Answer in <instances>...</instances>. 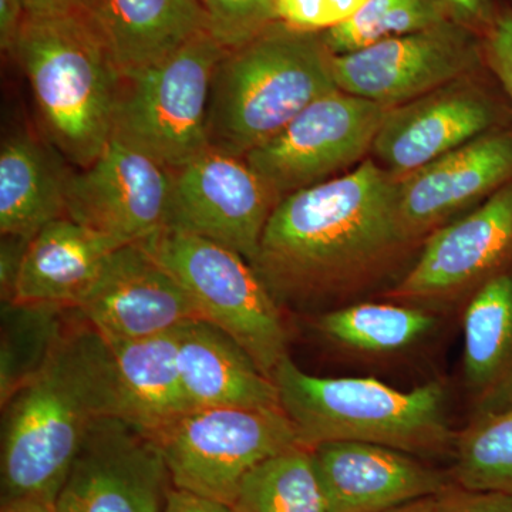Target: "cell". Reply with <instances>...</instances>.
Wrapping results in <instances>:
<instances>
[{
	"label": "cell",
	"instance_id": "obj_23",
	"mask_svg": "<svg viewBox=\"0 0 512 512\" xmlns=\"http://www.w3.org/2000/svg\"><path fill=\"white\" fill-rule=\"evenodd\" d=\"M177 330L126 342L104 340L113 360L119 417L151 437L192 412L178 369Z\"/></svg>",
	"mask_w": 512,
	"mask_h": 512
},
{
	"label": "cell",
	"instance_id": "obj_9",
	"mask_svg": "<svg viewBox=\"0 0 512 512\" xmlns=\"http://www.w3.org/2000/svg\"><path fill=\"white\" fill-rule=\"evenodd\" d=\"M390 107L335 90L295 117L245 161L278 198L288 197L356 164L372 150Z\"/></svg>",
	"mask_w": 512,
	"mask_h": 512
},
{
	"label": "cell",
	"instance_id": "obj_31",
	"mask_svg": "<svg viewBox=\"0 0 512 512\" xmlns=\"http://www.w3.org/2000/svg\"><path fill=\"white\" fill-rule=\"evenodd\" d=\"M275 18L302 32L322 33L336 25L329 0H275Z\"/></svg>",
	"mask_w": 512,
	"mask_h": 512
},
{
	"label": "cell",
	"instance_id": "obj_24",
	"mask_svg": "<svg viewBox=\"0 0 512 512\" xmlns=\"http://www.w3.org/2000/svg\"><path fill=\"white\" fill-rule=\"evenodd\" d=\"M70 309L2 302L0 403L5 404L46 365L66 329Z\"/></svg>",
	"mask_w": 512,
	"mask_h": 512
},
{
	"label": "cell",
	"instance_id": "obj_20",
	"mask_svg": "<svg viewBox=\"0 0 512 512\" xmlns=\"http://www.w3.org/2000/svg\"><path fill=\"white\" fill-rule=\"evenodd\" d=\"M80 13L123 77L163 62L207 30L197 0H86Z\"/></svg>",
	"mask_w": 512,
	"mask_h": 512
},
{
	"label": "cell",
	"instance_id": "obj_36",
	"mask_svg": "<svg viewBox=\"0 0 512 512\" xmlns=\"http://www.w3.org/2000/svg\"><path fill=\"white\" fill-rule=\"evenodd\" d=\"M26 15L23 0H0V47L3 52L12 53Z\"/></svg>",
	"mask_w": 512,
	"mask_h": 512
},
{
	"label": "cell",
	"instance_id": "obj_12",
	"mask_svg": "<svg viewBox=\"0 0 512 512\" xmlns=\"http://www.w3.org/2000/svg\"><path fill=\"white\" fill-rule=\"evenodd\" d=\"M480 56L474 30L447 20L333 56V74L342 92L394 107L463 79Z\"/></svg>",
	"mask_w": 512,
	"mask_h": 512
},
{
	"label": "cell",
	"instance_id": "obj_39",
	"mask_svg": "<svg viewBox=\"0 0 512 512\" xmlns=\"http://www.w3.org/2000/svg\"><path fill=\"white\" fill-rule=\"evenodd\" d=\"M367 2L369 0H329L330 10H332L333 19H335L336 23L335 26L353 18Z\"/></svg>",
	"mask_w": 512,
	"mask_h": 512
},
{
	"label": "cell",
	"instance_id": "obj_7",
	"mask_svg": "<svg viewBox=\"0 0 512 512\" xmlns=\"http://www.w3.org/2000/svg\"><path fill=\"white\" fill-rule=\"evenodd\" d=\"M138 244L184 286L202 320L224 330L266 376L274 377L288 356V332L278 302L244 256L165 228Z\"/></svg>",
	"mask_w": 512,
	"mask_h": 512
},
{
	"label": "cell",
	"instance_id": "obj_28",
	"mask_svg": "<svg viewBox=\"0 0 512 512\" xmlns=\"http://www.w3.org/2000/svg\"><path fill=\"white\" fill-rule=\"evenodd\" d=\"M451 20L437 0H369L353 18L322 32L333 56L348 55L392 37Z\"/></svg>",
	"mask_w": 512,
	"mask_h": 512
},
{
	"label": "cell",
	"instance_id": "obj_4",
	"mask_svg": "<svg viewBox=\"0 0 512 512\" xmlns=\"http://www.w3.org/2000/svg\"><path fill=\"white\" fill-rule=\"evenodd\" d=\"M35 97L47 141L86 168L113 136L120 70L82 13L26 15L12 53Z\"/></svg>",
	"mask_w": 512,
	"mask_h": 512
},
{
	"label": "cell",
	"instance_id": "obj_27",
	"mask_svg": "<svg viewBox=\"0 0 512 512\" xmlns=\"http://www.w3.org/2000/svg\"><path fill=\"white\" fill-rule=\"evenodd\" d=\"M436 318L420 309L387 303H359L320 316L323 335L363 352L407 348L433 329Z\"/></svg>",
	"mask_w": 512,
	"mask_h": 512
},
{
	"label": "cell",
	"instance_id": "obj_35",
	"mask_svg": "<svg viewBox=\"0 0 512 512\" xmlns=\"http://www.w3.org/2000/svg\"><path fill=\"white\" fill-rule=\"evenodd\" d=\"M454 22L467 28L490 26L493 23L490 0H437Z\"/></svg>",
	"mask_w": 512,
	"mask_h": 512
},
{
	"label": "cell",
	"instance_id": "obj_14",
	"mask_svg": "<svg viewBox=\"0 0 512 512\" xmlns=\"http://www.w3.org/2000/svg\"><path fill=\"white\" fill-rule=\"evenodd\" d=\"M74 311L106 342L163 335L202 319L184 286L141 244L117 248Z\"/></svg>",
	"mask_w": 512,
	"mask_h": 512
},
{
	"label": "cell",
	"instance_id": "obj_19",
	"mask_svg": "<svg viewBox=\"0 0 512 512\" xmlns=\"http://www.w3.org/2000/svg\"><path fill=\"white\" fill-rule=\"evenodd\" d=\"M177 332L178 369L192 410L281 409L274 380L224 330L198 319Z\"/></svg>",
	"mask_w": 512,
	"mask_h": 512
},
{
	"label": "cell",
	"instance_id": "obj_6",
	"mask_svg": "<svg viewBox=\"0 0 512 512\" xmlns=\"http://www.w3.org/2000/svg\"><path fill=\"white\" fill-rule=\"evenodd\" d=\"M225 50L202 30L163 62L123 77L111 137L171 171L210 150L212 76Z\"/></svg>",
	"mask_w": 512,
	"mask_h": 512
},
{
	"label": "cell",
	"instance_id": "obj_17",
	"mask_svg": "<svg viewBox=\"0 0 512 512\" xmlns=\"http://www.w3.org/2000/svg\"><path fill=\"white\" fill-rule=\"evenodd\" d=\"M511 180L512 134L491 131L397 178V218L404 239L426 234Z\"/></svg>",
	"mask_w": 512,
	"mask_h": 512
},
{
	"label": "cell",
	"instance_id": "obj_34",
	"mask_svg": "<svg viewBox=\"0 0 512 512\" xmlns=\"http://www.w3.org/2000/svg\"><path fill=\"white\" fill-rule=\"evenodd\" d=\"M30 239L2 235L0 242V293L2 302H10L15 291L16 281L25 258Z\"/></svg>",
	"mask_w": 512,
	"mask_h": 512
},
{
	"label": "cell",
	"instance_id": "obj_22",
	"mask_svg": "<svg viewBox=\"0 0 512 512\" xmlns=\"http://www.w3.org/2000/svg\"><path fill=\"white\" fill-rule=\"evenodd\" d=\"M74 167L50 143L29 133L5 138L0 148V232L32 239L66 217V192Z\"/></svg>",
	"mask_w": 512,
	"mask_h": 512
},
{
	"label": "cell",
	"instance_id": "obj_32",
	"mask_svg": "<svg viewBox=\"0 0 512 512\" xmlns=\"http://www.w3.org/2000/svg\"><path fill=\"white\" fill-rule=\"evenodd\" d=\"M485 56L512 101V10H504L488 26Z\"/></svg>",
	"mask_w": 512,
	"mask_h": 512
},
{
	"label": "cell",
	"instance_id": "obj_25",
	"mask_svg": "<svg viewBox=\"0 0 512 512\" xmlns=\"http://www.w3.org/2000/svg\"><path fill=\"white\" fill-rule=\"evenodd\" d=\"M231 507L235 512H329L311 450L288 448L256 466Z\"/></svg>",
	"mask_w": 512,
	"mask_h": 512
},
{
	"label": "cell",
	"instance_id": "obj_29",
	"mask_svg": "<svg viewBox=\"0 0 512 512\" xmlns=\"http://www.w3.org/2000/svg\"><path fill=\"white\" fill-rule=\"evenodd\" d=\"M451 478L468 490L512 495V410L466 431L457 444Z\"/></svg>",
	"mask_w": 512,
	"mask_h": 512
},
{
	"label": "cell",
	"instance_id": "obj_30",
	"mask_svg": "<svg viewBox=\"0 0 512 512\" xmlns=\"http://www.w3.org/2000/svg\"><path fill=\"white\" fill-rule=\"evenodd\" d=\"M205 29L225 49L254 39L276 23L275 0H197Z\"/></svg>",
	"mask_w": 512,
	"mask_h": 512
},
{
	"label": "cell",
	"instance_id": "obj_38",
	"mask_svg": "<svg viewBox=\"0 0 512 512\" xmlns=\"http://www.w3.org/2000/svg\"><path fill=\"white\" fill-rule=\"evenodd\" d=\"M86 0H23L28 15H66L82 12Z\"/></svg>",
	"mask_w": 512,
	"mask_h": 512
},
{
	"label": "cell",
	"instance_id": "obj_11",
	"mask_svg": "<svg viewBox=\"0 0 512 512\" xmlns=\"http://www.w3.org/2000/svg\"><path fill=\"white\" fill-rule=\"evenodd\" d=\"M173 488L156 440L120 417H101L87 433L57 512H164Z\"/></svg>",
	"mask_w": 512,
	"mask_h": 512
},
{
	"label": "cell",
	"instance_id": "obj_2",
	"mask_svg": "<svg viewBox=\"0 0 512 512\" xmlns=\"http://www.w3.org/2000/svg\"><path fill=\"white\" fill-rule=\"evenodd\" d=\"M2 410V504H56L93 424L119 417L109 346L72 309L46 365Z\"/></svg>",
	"mask_w": 512,
	"mask_h": 512
},
{
	"label": "cell",
	"instance_id": "obj_37",
	"mask_svg": "<svg viewBox=\"0 0 512 512\" xmlns=\"http://www.w3.org/2000/svg\"><path fill=\"white\" fill-rule=\"evenodd\" d=\"M164 512H235L231 505L171 488Z\"/></svg>",
	"mask_w": 512,
	"mask_h": 512
},
{
	"label": "cell",
	"instance_id": "obj_41",
	"mask_svg": "<svg viewBox=\"0 0 512 512\" xmlns=\"http://www.w3.org/2000/svg\"><path fill=\"white\" fill-rule=\"evenodd\" d=\"M437 498L439 495L433 497L420 498V500L410 501V503L397 505V507L390 508L380 512H434L437 505Z\"/></svg>",
	"mask_w": 512,
	"mask_h": 512
},
{
	"label": "cell",
	"instance_id": "obj_18",
	"mask_svg": "<svg viewBox=\"0 0 512 512\" xmlns=\"http://www.w3.org/2000/svg\"><path fill=\"white\" fill-rule=\"evenodd\" d=\"M511 249L512 183H508L467 217L434 231L396 293L420 299L460 291L497 268Z\"/></svg>",
	"mask_w": 512,
	"mask_h": 512
},
{
	"label": "cell",
	"instance_id": "obj_21",
	"mask_svg": "<svg viewBox=\"0 0 512 512\" xmlns=\"http://www.w3.org/2000/svg\"><path fill=\"white\" fill-rule=\"evenodd\" d=\"M120 247L70 218L52 221L30 239L10 302L76 309Z\"/></svg>",
	"mask_w": 512,
	"mask_h": 512
},
{
	"label": "cell",
	"instance_id": "obj_26",
	"mask_svg": "<svg viewBox=\"0 0 512 512\" xmlns=\"http://www.w3.org/2000/svg\"><path fill=\"white\" fill-rule=\"evenodd\" d=\"M512 356V278H491L464 316V367L474 387L493 383Z\"/></svg>",
	"mask_w": 512,
	"mask_h": 512
},
{
	"label": "cell",
	"instance_id": "obj_40",
	"mask_svg": "<svg viewBox=\"0 0 512 512\" xmlns=\"http://www.w3.org/2000/svg\"><path fill=\"white\" fill-rule=\"evenodd\" d=\"M2 512H57L56 504L42 501H18V503L2 504Z\"/></svg>",
	"mask_w": 512,
	"mask_h": 512
},
{
	"label": "cell",
	"instance_id": "obj_1",
	"mask_svg": "<svg viewBox=\"0 0 512 512\" xmlns=\"http://www.w3.org/2000/svg\"><path fill=\"white\" fill-rule=\"evenodd\" d=\"M397 178L375 160L282 198L251 265L279 301H302L406 241Z\"/></svg>",
	"mask_w": 512,
	"mask_h": 512
},
{
	"label": "cell",
	"instance_id": "obj_33",
	"mask_svg": "<svg viewBox=\"0 0 512 512\" xmlns=\"http://www.w3.org/2000/svg\"><path fill=\"white\" fill-rule=\"evenodd\" d=\"M434 512H512V495L468 490L453 484L439 494Z\"/></svg>",
	"mask_w": 512,
	"mask_h": 512
},
{
	"label": "cell",
	"instance_id": "obj_16",
	"mask_svg": "<svg viewBox=\"0 0 512 512\" xmlns=\"http://www.w3.org/2000/svg\"><path fill=\"white\" fill-rule=\"evenodd\" d=\"M329 512H380L444 493L456 484L414 454L362 441L309 448Z\"/></svg>",
	"mask_w": 512,
	"mask_h": 512
},
{
	"label": "cell",
	"instance_id": "obj_15",
	"mask_svg": "<svg viewBox=\"0 0 512 512\" xmlns=\"http://www.w3.org/2000/svg\"><path fill=\"white\" fill-rule=\"evenodd\" d=\"M497 119L493 101L457 80L407 103L390 107L372 150L393 177L414 173L484 136Z\"/></svg>",
	"mask_w": 512,
	"mask_h": 512
},
{
	"label": "cell",
	"instance_id": "obj_3",
	"mask_svg": "<svg viewBox=\"0 0 512 512\" xmlns=\"http://www.w3.org/2000/svg\"><path fill=\"white\" fill-rule=\"evenodd\" d=\"M335 90L333 55L322 33L276 22L244 45L225 50L215 67L210 148L245 157Z\"/></svg>",
	"mask_w": 512,
	"mask_h": 512
},
{
	"label": "cell",
	"instance_id": "obj_8",
	"mask_svg": "<svg viewBox=\"0 0 512 512\" xmlns=\"http://www.w3.org/2000/svg\"><path fill=\"white\" fill-rule=\"evenodd\" d=\"M173 487L232 505L244 478L299 444L282 409H197L153 437Z\"/></svg>",
	"mask_w": 512,
	"mask_h": 512
},
{
	"label": "cell",
	"instance_id": "obj_13",
	"mask_svg": "<svg viewBox=\"0 0 512 512\" xmlns=\"http://www.w3.org/2000/svg\"><path fill=\"white\" fill-rule=\"evenodd\" d=\"M173 174L138 148L111 137L67 183L66 217L119 245L153 237L167 222Z\"/></svg>",
	"mask_w": 512,
	"mask_h": 512
},
{
	"label": "cell",
	"instance_id": "obj_5",
	"mask_svg": "<svg viewBox=\"0 0 512 512\" xmlns=\"http://www.w3.org/2000/svg\"><path fill=\"white\" fill-rule=\"evenodd\" d=\"M272 379L303 447L362 441L417 456L451 443L440 383L403 392L372 377H318L303 372L289 355Z\"/></svg>",
	"mask_w": 512,
	"mask_h": 512
},
{
	"label": "cell",
	"instance_id": "obj_10",
	"mask_svg": "<svg viewBox=\"0 0 512 512\" xmlns=\"http://www.w3.org/2000/svg\"><path fill=\"white\" fill-rule=\"evenodd\" d=\"M171 174L165 229L208 239L251 264L279 200L245 158L210 148Z\"/></svg>",
	"mask_w": 512,
	"mask_h": 512
}]
</instances>
